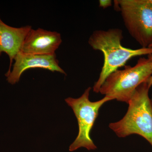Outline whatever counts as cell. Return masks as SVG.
<instances>
[{"label": "cell", "mask_w": 152, "mask_h": 152, "mask_svg": "<svg viewBox=\"0 0 152 152\" xmlns=\"http://www.w3.org/2000/svg\"><path fill=\"white\" fill-rule=\"evenodd\" d=\"M31 26H26L20 28H14L6 24L0 18V56L3 53L8 56L10 65L5 75L10 73L11 67L15 57L21 51L25 38Z\"/></svg>", "instance_id": "cell-8"}, {"label": "cell", "mask_w": 152, "mask_h": 152, "mask_svg": "<svg viewBox=\"0 0 152 152\" xmlns=\"http://www.w3.org/2000/svg\"><path fill=\"white\" fill-rule=\"evenodd\" d=\"M123 39V31L120 28L96 30L90 36L88 42L90 46L94 50L102 52L104 56L102 71L93 87L94 92L99 93L106 78L124 66L132 58L152 54V48L132 49L124 48L121 45Z\"/></svg>", "instance_id": "cell-1"}, {"label": "cell", "mask_w": 152, "mask_h": 152, "mask_svg": "<svg viewBox=\"0 0 152 152\" xmlns=\"http://www.w3.org/2000/svg\"><path fill=\"white\" fill-rule=\"evenodd\" d=\"M125 26L142 48L152 44V3L150 0H116Z\"/></svg>", "instance_id": "cell-4"}, {"label": "cell", "mask_w": 152, "mask_h": 152, "mask_svg": "<svg viewBox=\"0 0 152 152\" xmlns=\"http://www.w3.org/2000/svg\"><path fill=\"white\" fill-rule=\"evenodd\" d=\"M91 89V87L88 88L81 96L77 99L69 97L65 99L68 105L73 110L79 126L78 134L70 146V151H73L82 147L89 151L97 148L90 137V133L99 115V109L104 104L113 99L105 96L100 100L91 102L89 99Z\"/></svg>", "instance_id": "cell-5"}, {"label": "cell", "mask_w": 152, "mask_h": 152, "mask_svg": "<svg viewBox=\"0 0 152 152\" xmlns=\"http://www.w3.org/2000/svg\"><path fill=\"white\" fill-rule=\"evenodd\" d=\"M112 1L111 0H100L99 1V7L105 9L112 6Z\"/></svg>", "instance_id": "cell-9"}, {"label": "cell", "mask_w": 152, "mask_h": 152, "mask_svg": "<svg viewBox=\"0 0 152 152\" xmlns=\"http://www.w3.org/2000/svg\"><path fill=\"white\" fill-rule=\"evenodd\" d=\"M62 42L60 33L32 28L25 38L20 52L30 54H54Z\"/></svg>", "instance_id": "cell-7"}, {"label": "cell", "mask_w": 152, "mask_h": 152, "mask_svg": "<svg viewBox=\"0 0 152 152\" xmlns=\"http://www.w3.org/2000/svg\"><path fill=\"white\" fill-rule=\"evenodd\" d=\"M148 58L150 59L152 61V54L149 55H148ZM148 84L149 88H150L152 86V75L148 79V80L146 82Z\"/></svg>", "instance_id": "cell-10"}, {"label": "cell", "mask_w": 152, "mask_h": 152, "mask_svg": "<svg viewBox=\"0 0 152 152\" xmlns=\"http://www.w3.org/2000/svg\"><path fill=\"white\" fill-rule=\"evenodd\" d=\"M146 82L135 91L129 101L126 113L121 120L109 124V127L119 137L139 135L152 147V101L149 96Z\"/></svg>", "instance_id": "cell-2"}, {"label": "cell", "mask_w": 152, "mask_h": 152, "mask_svg": "<svg viewBox=\"0 0 152 152\" xmlns=\"http://www.w3.org/2000/svg\"><path fill=\"white\" fill-rule=\"evenodd\" d=\"M150 1L152 3V0H150Z\"/></svg>", "instance_id": "cell-12"}, {"label": "cell", "mask_w": 152, "mask_h": 152, "mask_svg": "<svg viewBox=\"0 0 152 152\" xmlns=\"http://www.w3.org/2000/svg\"><path fill=\"white\" fill-rule=\"evenodd\" d=\"M12 70L7 76V81L14 85L20 80L24 72L30 69L41 68L52 72H57L66 75L60 66L56 53L51 55L25 54L20 52L14 59Z\"/></svg>", "instance_id": "cell-6"}, {"label": "cell", "mask_w": 152, "mask_h": 152, "mask_svg": "<svg viewBox=\"0 0 152 152\" xmlns=\"http://www.w3.org/2000/svg\"><path fill=\"white\" fill-rule=\"evenodd\" d=\"M152 75V61L148 58H141L134 66H125L117 70L106 78L99 93L106 96L126 103L135 91Z\"/></svg>", "instance_id": "cell-3"}, {"label": "cell", "mask_w": 152, "mask_h": 152, "mask_svg": "<svg viewBox=\"0 0 152 152\" xmlns=\"http://www.w3.org/2000/svg\"><path fill=\"white\" fill-rule=\"evenodd\" d=\"M149 48H152V44H151V45L150 46V47H149Z\"/></svg>", "instance_id": "cell-11"}, {"label": "cell", "mask_w": 152, "mask_h": 152, "mask_svg": "<svg viewBox=\"0 0 152 152\" xmlns=\"http://www.w3.org/2000/svg\"></svg>", "instance_id": "cell-13"}]
</instances>
